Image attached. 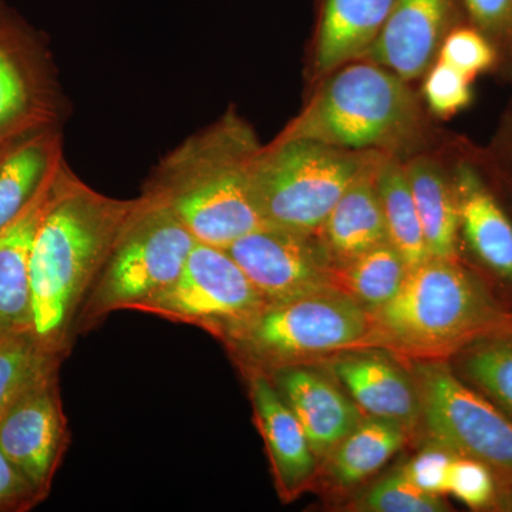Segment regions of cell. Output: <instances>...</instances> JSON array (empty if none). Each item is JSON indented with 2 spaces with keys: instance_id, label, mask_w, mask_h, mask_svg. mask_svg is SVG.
Instances as JSON below:
<instances>
[{
  "instance_id": "cell-16",
  "label": "cell",
  "mask_w": 512,
  "mask_h": 512,
  "mask_svg": "<svg viewBox=\"0 0 512 512\" xmlns=\"http://www.w3.org/2000/svg\"><path fill=\"white\" fill-rule=\"evenodd\" d=\"M247 375L256 427L265 441L276 488L282 500L291 501L311 484L318 458L271 377L261 370H247Z\"/></svg>"
},
{
  "instance_id": "cell-26",
  "label": "cell",
  "mask_w": 512,
  "mask_h": 512,
  "mask_svg": "<svg viewBox=\"0 0 512 512\" xmlns=\"http://www.w3.org/2000/svg\"><path fill=\"white\" fill-rule=\"evenodd\" d=\"M409 266L390 242L370 249L336 269L339 289L373 312L392 301L402 288Z\"/></svg>"
},
{
  "instance_id": "cell-25",
  "label": "cell",
  "mask_w": 512,
  "mask_h": 512,
  "mask_svg": "<svg viewBox=\"0 0 512 512\" xmlns=\"http://www.w3.org/2000/svg\"><path fill=\"white\" fill-rule=\"evenodd\" d=\"M376 187L390 244L403 256L409 269L423 264L430 255L402 158L386 154L380 160Z\"/></svg>"
},
{
  "instance_id": "cell-8",
  "label": "cell",
  "mask_w": 512,
  "mask_h": 512,
  "mask_svg": "<svg viewBox=\"0 0 512 512\" xmlns=\"http://www.w3.org/2000/svg\"><path fill=\"white\" fill-rule=\"evenodd\" d=\"M412 375L419 421L433 444L487 464L500 481H512L511 417L441 360L416 363Z\"/></svg>"
},
{
  "instance_id": "cell-28",
  "label": "cell",
  "mask_w": 512,
  "mask_h": 512,
  "mask_svg": "<svg viewBox=\"0 0 512 512\" xmlns=\"http://www.w3.org/2000/svg\"><path fill=\"white\" fill-rule=\"evenodd\" d=\"M473 80L500 67L493 43L468 20L451 30L441 45L439 57Z\"/></svg>"
},
{
  "instance_id": "cell-11",
  "label": "cell",
  "mask_w": 512,
  "mask_h": 512,
  "mask_svg": "<svg viewBox=\"0 0 512 512\" xmlns=\"http://www.w3.org/2000/svg\"><path fill=\"white\" fill-rule=\"evenodd\" d=\"M227 252L266 305L339 289L338 268L316 234L265 225L237 239Z\"/></svg>"
},
{
  "instance_id": "cell-27",
  "label": "cell",
  "mask_w": 512,
  "mask_h": 512,
  "mask_svg": "<svg viewBox=\"0 0 512 512\" xmlns=\"http://www.w3.org/2000/svg\"><path fill=\"white\" fill-rule=\"evenodd\" d=\"M63 359L32 333L0 338V419L20 397L56 376Z\"/></svg>"
},
{
  "instance_id": "cell-2",
  "label": "cell",
  "mask_w": 512,
  "mask_h": 512,
  "mask_svg": "<svg viewBox=\"0 0 512 512\" xmlns=\"http://www.w3.org/2000/svg\"><path fill=\"white\" fill-rule=\"evenodd\" d=\"M261 144L228 113L158 163L141 195L173 212L195 241L227 249L266 222L252 197V161Z\"/></svg>"
},
{
  "instance_id": "cell-7",
  "label": "cell",
  "mask_w": 512,
  "mask_h": 512,
  "mask_svg": "<svg viewBox=\"0 0 512 512\" xmlns=\"http://www.w3.org/2000/svg\"><path fill=\"white\" fill-rule=\"evenodd\" d=\"M372 316L342 289L269 303L227 343L245 370L271 373L372 343Z\"/></svg>"
},
{
  "instance_id": "cell-31",
  "label": "cell",
  "mask_w": 512,
  "mask_h": 512,
  "mask_svg": "<svg viewBox=\"0 0 512 512\" xmlns=\"http://www.w3.org/2000/svg\"><path fill=\"white\" fill-rule=\"evenodd\" d=\"M493 468L470 457H454L448 471L447 493L473 510H490L497 493Z\"/></svg>"
},
{
  "instance_id": "cell-4",
  "label": "cell",
  "mask_w": 512,
  "mask_h": 512,
  "mask_svg": "<svg viewBox=\"0 0 512 512\" xmlns=\"http://www.w3.org/2000/svg\"><path fill=\"white\" fill-rule=\"evenodd\" d=\"M510 312L458 259L433 258L407 272L392 301L370 312L372 342L407 355H454Z\"/></svg>"
},
{
  "instance_id": "cell-15",
  "label": "cell",
  "mask_w": 512,
  "mask_h": 512,
  "mask_svg": "<svg viewBox=\"0 0 512 512\" xmlns=\"http://www.w3.org/2000/svg\"><path fill=\"white\" fill-rule=\"evenodd\" d=\"M298 417L316 458H328L363 417L335 380L306 363L266 373Z\"/></svg>"
},
{
  "instance_id": "cell-9",
  "label": "cell",
  "mask_w": 512,
  "mask_h": 512,
  "mask_svg": "<svg viewBox=\"0 0 512 512\" xmlns=\"http://www.w3.org/2000/svg\"><path fill=\"white\" fill-rule=\"evenodd\" d=\"M265 306L227 249L197 242L177 281L138 305L136 312L197 326L227 345Z\"/></svg>"
},
{
  "instance_id": "cell-33",
  "label": "cell",
  "mask_w": 512,
  "mask_h": 512,
  "mask_svg": "<svg viewBox=\"0 0 512 512\" xmlns=\"http://www.w3.org/2000/svg\"><path fill=\"white\" fill-rule=\"evenodd\" d=\"M454 457L456 454L447 448L431 444L403 466L402 471L419 490L440 497L447 493L448 471Z\"/></svg>"
},
{
  "instance_id": "cell-23",
  "label": "cell",
  "mask_w": 512,
  "mask_h": 512,
  "mask_svg": "<svg viewBox=\"0 0 512 512\" xmlns=\"http://www.w3.org/2000/svg\"><path fill=\"white\" fill-rule=\"evenodd\" d=\"M453 356L454 372L512 419V313Z\"/></svg>"
},
{
  "instance_id": "cell-21",
  "label": "cell",
  "mask_w": 512,
  "mask_h": 512,
  "mask_svg": "<svg viewBox=\"0 0 512 512\" xmlns=\"http://www.w3.org/2000/svg\"><path fill=\"white\" fill-rule=\"evenodd\" d=\"M52 188L0 232V338L33 335L30 254Z\"/></svg>"
},
{
  "instance_id": "cell-13",
  "label": "cell",
  "mask_w": 512,
  "mask_h": 512,
  "mask_svg": "<svg viewBox=\"0 0 512 512\" xmlns=\"http://www.w3.org/2000/svg\"><path fill=\"white\" fill-rule=\"evenodd\" d=\"M464 15L461 0H396L362 60L380 64L409 83L420 79L436 62L448 33L468 20Z\"/></svg>"
},
{
  "instance_id": "cell-12",
  "label": "cell",
  "mask_w": 512,
  "mask_h": 512,
  "mask_svg": "<svg viewBox=\"0 0 512 512\" xmlns=\"http://www.w3.org/2000/svg\"><path fill=\"white\" fill-rule=\"evenodd\" d=\"M57 375L40 383L0 419V450L32 485L40 501L69 446V426Z\"/></svg>"
},
{
  "instance_id": "cell-5",
  "label": "cell",
  "mask_w": 512,
  "mask_h": 512,
  "mask_svg": "<svg viewBox=\"0 0 512 512\" xmlns=\"http://www.w3.org/2000/svg\"><path fill=\"white\" fill-rule=\"evenodd\" d=\"M383 156L318 141L274 140L252 161V197L266 225L316 234L350 185Z\"/></svg>"
},
{
  "instance_id": "cell-19",
  "label": "cell",
  "mask_w": 512,
  "mask_h": 512,
  "mask_svg": "<svg viewBox=\"0 0 512 512\" xmlns=\"http://www.w3.org/2000/svg\"><path fill=\"white\" fill-rule=\"evenodd\" d=\"M394 3L396 0H322L313 50L316 77L362 60L382 33Z\"/></svg>"
},
{
  "instance_id": "cell-20",
  "label": "cell",
  "mask_w": 512,
  "mask_h": 512,
  "mask_svg": "<svg viewBox=\"0 0 512 512\" xmlns=\"http://www.w3.org/2000/svg\"><path fill=\"white\" fill-rule=\"evenodd\" d=\"M379 163L350 185L316 232L336 268L389 242L376 187Z\"/></svg>"
},
{
  "instance_id": "cell-24",
  "label": "cell",
  "mask_w": 512,
  "mask_h": 512,
  "mask_svg": "<svg viewBox=\"0 0 512 512\" xmlns=\"http://www.w3.org/2000/svg\"><path fill=\"white\" fill-rule=\"evenodd\" d=\"M407 429L396 421L366 417L330 454V474L340 487H353L402 450Z\"/></svg>"
},
{
  "instance_id": "cell-18",
  "label": "cell",
  "mask_w": 512,
  "mask_h": 512,
  "mask_svg": "<svg viewBox=\"0 0 512 512\" xmlns=\"http://www.w3.org/2000/svg\"><path fill=\"white\" fill-rule=\"evenodd\" d=\"M64 164L60 127L36 131L0 147V232L52 187Z\"/></svg>"
},
{
  "instance_id": "cell-34",
  "label": "cell",
  "mask_w": 512,
  "mask_h": 512,
  "mask_svg": "<svg viewBox=\"0 0 512 512\" xmlns=\"http://www.w3.org/2000/svg\"><path fill=\"white\" fill-rule=\"evenodd\" d=\"M40 503L32 485L0 450V511H23Z\"/></svg>"
},
{
  "instance_id": "cell-29",
  "label": "cell",
  "mask_w": 512,
  "mask_h": 512,
  "mask_svg": "<svg viewBox=\"0 0 512 512\" xmlns=\"http://www.w3.org/2000/svg\"><path fill=\"white\" fill-rule=\"evenodd\" d=\"M359 510L370 512H443L447 504L439 495L419 490L402 471H394L370 488L359 503Z\"/></svg>"
},
{
  "instance_id": "cell-3",
  "label": "cell",
  "mask_w": 512,
  "mask_h": 512,
  "mask_svg": "<svg viewBox=\"0 0 512 512\" xmlns=\"http://www.w3.org/2000/svg\"><path fill=\"white\" fill-rule=\"evenodd\" d=\"M424 136L426 119L409 82L380 64L356 60L328 74L275 140H311L402 158L419 150Z\"/></svg>"
},
{
  "instance_id": "cell-35",
  "label": "cell",
  "mask_w": 512,
  "mask_h": 512,
  "mask_svg": "<svg viewBox=\"0 0 512 512\" xmlns=\"http://www.w3.org/2000/svg\"><path fill=\"white\" fill-rule=\"evenodd\" d=\"M481 160L512 191V107L495 137L493 147Z\"/></svg>"
},
{
  "instance_id": "cell-36",
  "label": "cell",
  "mask_w": 512,
  "mask_h": 512,
  "mask_svg": "<svg viewBox=\"0 0 512 512\" xmlns=\"http://www.w3.org/2000/svg\"><path fill=\"white\" fill-rule=\"evenodd\" d=\"M491 511L512 512V481L498 480Z\"/></svg>"
},
{
  "instance_id": "cell-6",
  "label": "cell",
  "mask_w": 512,
  "mask_h": 512,
  "mask_svg": "<svg viewBox=\"0 0 512 512\" xmlns=\"http://www.w3.org/2000/svg\"><path fill=\"white\" fill-rule=\"evenodd\" d=\"M197 241L177 217L144 195L121 228L113 251L84 302L76 333L113 312L136 311L177 281Z\"/></svg>"
},
{
  "instance_id": "cell-1",
  "label": "cell",
  "mask_w": 512,
  "mask_h": 512,
  "mask_svg": "<svg viewBox=\"0 0 512 512\" xmlns=\"http://www.w3.org/2000/svg\"><path fill=\"white\" fill-rule=\"evenodd\" d=\"M137 198L94 190L64 164L47 200L30 254L33 336L66 357L77 320Z\"/></svg>"
},
{
  "instance_id": "cell-30",
  "label": "cell",
  "mask_w": 512,
  "mask_h": 512,
  "mask_svg": "<svg viewBox=\"0 0 512 512\" xmlns=\"http://www.w3.org/2000/svg\"><path fill=\"white\" fill-rule=\"evenodd\" d=\"M423 97L434 116L450 119L473 103V80L437 59L424 74Z\"/></svg>"
},
{
  "instance_id": "cell-10",
  "label": "cell",
  "mask_w": 512,
  "mask_h": 512,
  "mask_svg": "<svg viewBox=\"0 0 512 512\" xmlns=\"http://www.w3.org/2000/svg\"><path fill=\"white\" fill-rule=\"evenodd\" d=\"M62 93L42 37L0 0V147L59 127Z\"/></svg>"
},
{
  "instance_id": "cell-17",
  "label": "cell",
  "mask_w": 512,
  "mask_h": 512,
  "mask_svg": "<svg viewBox=\"0 0 512 512\" xmlns=\"http://www.w3.org/2000/svg\"><path fill=\"white\" fill-rule=\"evenodd\" d=\"M330 369L367 416L396 421L407 430L419 423L416 382L393 357L379 352L346 353Z\"/></svg>"
},
{
  "instance_id": "cell-32",
  "label": "cell",
  "mask_w": 512,
  "mask_h": 512,
  "mask_svg": "<svg viewBox=\"0 0 512 512\" xmlns=\"http://www.w3.org/2000/svg\"><path fill=\"white\" fill-rule=\"evenodd\" d=\"M468 22L493 43L500 67L512 76V0H461Z\"/></svg>"
},
{
  "instance_id": "cell-22",
  "label": "cell",
  "mask_w": 512,
  "mask_h": 512,
  "mask_svg": "<svg viewBox=\"0 0 512 512\" xmlns=\"http://www.w3.org/2000/svg\"><path fill=\"white\" fill-rule=\"evenodd\" d=\"M427 251L433 258L458 259V211L451 175L427 156L404 163Z\"/></svg>"
},
{
  "instance_id": "cell-14",
  "label": "cell",
  "mask_w": 512,
  "mask_h": 512,
  "mask_svg": "<svg viewBox=\"0 0 512 512\" xmlns=\"http://www.w3.org/2000/svg\"><path fill=\"white\" fill-rule=\"evenodd\" d=\"M450 175L461 237L490 274L512 285V220L488 183L480 158H460Z\"/></svg>"
}]
</instances>
